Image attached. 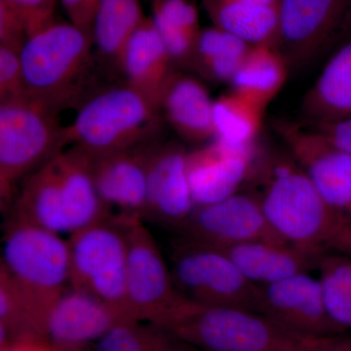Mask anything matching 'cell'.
I'll return each instance as SVG.
<instances>
[{"label": "cell", "mask_w": 351, "mask_h": 351, "mask_svg": "<svg viewBox=\"0 0 351 351\" xmlns=\"http://www.w3.org/2000/svg\"><path fill=\"white\" fill-rule=\"evenodd\" d=\"M258 313L308 338H332L341 330L327 313L319 280L309 274L260 286Z\"/></svg>", "instance_id": "13"}, {"label": "cell", "mask_w": 351, "mask_h": 351, "mask_svg": "<svg viewBox=\"0 0 351 351\" xmlns=\"http://www.w3.org/2000/svg\"><path fill=\"white\" fill-rule=\"evenodd\" d=\"M29 38L23 21L0 2V45L21 52Z\"/></svg>", "instance_id": "34"}, {"label": "cell", "mask_w": 351, "mask_h": 351, "mask_svg": "<svg viewBox=\"0 0 351 351\" xmlns=\"http://www.w3.org/2000/svg\"><path fill=\"white\" fill-rule=\"evenodd\" d=\"M290 66L271 44H253L232 78V91L265 110L287 82Z\"/></svg>", "instance_id": "25"}, {"label": "cell", "mask_w": 351, "mask_h": 351, "mask_svg": "<svg viewBox=\"0 0 351 351\" xmlns=\"http://www.w3.org/2000/svg\"><path fill=\"white\" fill-rule=\"evenodd\" d=\"M325 307L341 329L351 328V260L325 254L317 267Z\"/></svg>", "instance_id": "31"}, {"label": "cell", "mask_w": 351, "mask_h": 351, "mask_svg": "<svg viewBox=\"0 0 351 351\" xmlns=\"http://www.w3.org/2000/svg\"><path fill=\"white\" fill-rule=\"evenodd\" d=\"M159 117V110L128 85L110 88L83 104L64 126V142L94 156L125 151L152 142Z\"/></svg>", "instance_id": "5"}, {"label": "cell", "mask_w": 351, "mask_h": 351, "mask_svg": "<svg viewBox=\"0 0 351 351\" xmlns=\"http://www.w3.org/2000/svg\"><path fill=\"white\" fill-rule=\"evenodd\" d=\"M177 242L170 270L184 299L201 306L258 313L260 286L247 279L223 249L182 237Z\"/></svg>", "instance_id": "8"}, {"label": "cell", "mask_w": 351, "mask_h": 351, "mask_svg": "<svg viewBox=\"0 0 351 351\" xmlns=\"http://www.w3.org/2000/svg\"><path fill=\"white\" fill-rule=\"evenodd\" d=\"M274 130L328 204L351 219V156L301 122L279 120Z\"/></svg>", "instance_id": "11"}, {"label": "cell", "mask_w": 351, "mask_h": 351, "mask_svg": "<svg viewBox=\"0 0 351 351\" xmlns=\"http://www.w3.org/2000/svg\"><path fill=\"white\" fill-rule=\"evenodd\" d=\"M0 267L44 323L71 288L68 240L29 223L7 221Z\"/></svg>", "instance_id": "4"}, {"label": "cell", "mask_w": 351, "mask_h": 351, "mask_svg": "<svg viewBox=\"0 0 351 351\" xmlns=\"http://www.w3.org/2000/svg\"><path fill=\"white\" fill-rule=\"evenodd\" d=\"M1 351H66L52 345L48 339H29L12 341L1 346Z\"/></svg>", "instance_id": "37"}, {"label": "cell", "mask_w": 351, "mask_h": 351, "mask_svg": "<svg viewBox=\"0 0 351 351\" xmlns=\"http://www.w3.org/2000/svg\"><path fill=\"white\" fill-rule=\"evenodd\" d=\"M346 255L348 256V257H350L351 260V246L350 247V249H348V252H346Z\"/></svg>", "instance_id": "41"}, {"label": "cell", "mask_w": 351, "mask_h": 351, "mask_svg": "<svg viewBox=\"0 0 351 351\" xmlns=\"http://www.w3.org/2000/svg\"><path fill=\"white\" fill-rule=\"evenodd\" d=\"M215 27L251 44H276L280 0H202Z\"/></svg>", "instance_id": "24"}, {"label": "cell", "mask_w": 351, "mask_h": 351, "mask_svg": "<svg viewBox=\"0 0 351 351\" xmlns=\"http://www.w3.org/2000/svg\"><path fill=\"white\" fill-rule=\"evenodd\" d=\"M258 145L235 147L213 140L186 154V174L195 208L239 193L250 179Z\"/></svg>", "instance_id": "14"}, {"label": "cell", "mask_w": 351, "mask_h": 351, "mask_svg": "<svg viewBox=\"0 0 351 351\" xmlns=\"http://www.w3.org/2000/svg\"><path fill=\"white\" fill-rule=\"evenodd\" d=\"M7 211V221L29 223L59 234H71L54 157L21 182Z\"/></svg>", "instance_id": "21"}, {"label": "cell", "mask_w": 351, "mask_h": 351, "mask_svg": "<svg viewBox=\"0 0 351 351\" xmlns=\"http://www.w3.org/2000/svg\"><path fill=\"white\" fill-rule=\"evenodd\" d=\"M308 128L317 131L335 147L351 156V119L328 122Z\"/></svg>", "instance_id": "36"}, {"label": "cell", "mask_w": 351, "mask_h": 351, "mask_svg": "<svg viewBox=\"0 0 351 351\" xmlns=\"http://www.w3.org/2000/svg\"><path fill=\"white\" fill-rule=\"evenodd\" d=\"M93 32L58 22L29 36L20 52L27 97L61 110L75 101L92 62Z\"/></svg>", "instance_id": "3"}, {"label": "cell", "mask_w": 351, "mask_h": 351, "mask_svg": "<svg viewBox=\"0 0 351 351\" xmlns=\"http://www.w3.org/2000/svg\"><path fill=\"white\" fill-rule=\"evenodd\" d=\"M329 339L330 338L323 339V341H321L319 345L316 346V348H314V350L313 351H328L327 343H328V339Z\"/></svg>", "instance_id": "39"}, {"label": "cell", "mask_w": 351, "mask_h": 351, "mask_svg": "<svg viewBox=\"0 0 351 351\" xmlns=\"http://www.w3.org/2000/svg\"><path fill=\"white\" fill-rule=\"evenodd\" d=\"M265 110L230 90L214 101V140L235 147L257 145Z\"/></svg>", "instance_id": "29"}, {"label": "cell", "mask_w": 351, "mask_h": 351, "mask_svg": "<svg viewBox=\"0 0 351 351\" xmlns=\"http://www.w3.org/2000/svg\"><path fill=\"white\" fill-rule=\"evenodd\" d=\"M221 249L244 276L258 286L309 274L317 269L321 258L325 255L280 240H257Z\"/></svg>", "instance_id": "18"}, {"label": "cell", "mask_w": 351, "mask_h": 351, "mask_svg": "<svg viewBox=\"0 0 351 351\" xmlns=\"http://www.w3.org/2000/svg\"><path fill=\"white\" fill-rule=\"evenodd\" d=\"M186 154L177 143H154L149 149L145 218L175 230L195 209L186 174Z\"/></svg>", "instance_id": "15"}, {"label": "cell", "mask_w": 351, "mask_h": 351, "mask_svg": "<svg viewBox=\"0 0 351 351\" xmlns=\"http://www.w3.org/2000/svg\"><path fill=\"white\" fill-rule=\"evenodd\" d=\"M351 34V0H280L274 46L290 69L322 61Z\"/></svg>", "instance_id": "9"}, {"label": "cell", "mask_w": 351, "mask_h": 351, "mask_svg": "<svg viewBox=\"0 0 351 351\" xmlns=\"http://www.w3.org/2000/svg\"><path fill=\"white\" fill-rule=\"evenodd\" d=\"M301 112L307 127L351 119V34L327 58L302 98Z\"/></svg>", "instance_id": "20"}, {"label": "cell", "mask_w": 351, "mask_h": 351, "mask_svg": "<svg viewBox=\"0 0 351 351\" xmlns=\"http://www.w3.org/2000/svg\"><path fill=\"white\" fill-rule=\"evenodd\" d=\"M0 2L23 21L29 38L56 21L55 11L59 0H0Z\"/></svg>", "instance_id": "33"}, {"label": "cell", "mask_w": 351, "mask_h": 351, "mask_svg": "<svg viewBox=\"0 0 351 351\" xmlns=\"http://www.w3.org/2000/svg\"><path fill=\"white\" fill-rule=\"evenodd\" d=\"M145 18L138 0H100L95 14L93 38L101 56L119 68L127 43Z\"/></svg>", "instance_id": "28"}, {"label": "cell", "mask_w": 351, "mask_h": 351, "mask_svg": "<svg viewBox=\"0 0 351 351\" xmlns=\"http://www.w3.org/2000/svg\"><path fill=\"white\" fill-rule=\"evenodd\" d=\"M328 351H351V339L330 338L328 339Z\"/></svg>", "instance_id": "38"}, {"label": "cell", "mask_w": 351, "mask_h": 351, "mask_svg": "<svg viewBox=\"0 0 351 351\" xmlns=\"http://www.w3.org/2000/svg\"><path fill=\"white\" fill-rule=\"evenodd\" d=\"M69 22L93 32V22L100 0H59Z\"/></svg>", "instance_id": "35"}, {"label": "cell", "mask_w": 351, "mask_h": 351, "mask_svg": "<svg viewBox=\"0 0 351 351\" xmlns=\"http://www.w3.org/2000/svg\"><path fill=\"white\" fill-rule=\"evenodd\" d=\"M128 319L93 295L69 288L48 316L46 336L61 348H82Z\"/></svg>", "instance_id": "17"}, {"label": "cell", "mask_w": 351, "mask_h": 351, "mask_svg": "<svg viewBox=\"0 0 351 351\" xmlns=\"http://www.w3.org/2000/svg\"><path fill=\"white\" fill-rule=\"evenodd\" d=\"M176 230L182 239L219 248L257 240L282 241L272 232L258 196L241 191L214 204L196 207Z\"/></svg>", "instance_id": "12"}, {"label": "cell", "mask_w": 351, "mask_h": 351, "mask_svg": "<svg viewBox=\"0 0 351 351\" xmlns=\"http://www.w3.org/2000/svg\"><path fill=\"white\" fill-rule=\"evenodd\" d=\"M127 240L126 292L136 320L156 322L182 299L145 219L119 214Z\"/></svg>", "instance_id": "10"}, {"label": "cell", "mask_w": 351, "mask_h": 351, "mask_svg": "<svg viewBox=\"0 0 351 351\" xmlns=\"http://www.w3.org/2000/svg\"><path fill=\"white\" fill-rule=\"evenodd\" d=\"M173 66L151 17L145 18L132 34L120 60L119 69L125 75L126 85L159 110L164 90L175 71Z\"/></svg>", "instance_id": "19"}, {"label": "cell", "mask_w": 351, "mask_h": 351, "mask_svg": "<svg viewBox=\"0 0 351 351\" xmlns=\"http://www.w3.org/2000/svg\"><path fill=\"white\" fill-rule=\"evenodd\" d=\"M154 324L201 351H313L324 339L289 331L256 311L184 298Z\"/></svg>", "instance_id": "2"}, {"label": "cell", "mask_w": 351, "mask_h": 351, "mask_svg": "<svg viewBox=\"0 0 351 351\" xmlns=\"http://www.w3.org/2000/svg\"><path fill=\"white\" fill-rule=\"evenodd\" d=\"M71 233L108 218L112 211L101 199L92 174L91 156L71 147L54 156Z\"/></svg>", "instance_id": "23"}, {"label": "cell", "mask_w": 351, "mask_h": 351, "mask_svg": "<svg viewBox=\"0 0 351 351\" xmlns=\"http://www.w3.org/2000/svg\"><path fill=\"white\" fill-rule=\"evenodd\" d=\"M252 45L215 25L205 27L198 36L189 69L210 82L230 83Z\"/></svg>", "instance_id": "27"}, {"label": "cell", "mask_w": 351, "mask_h": 351, "mask_svg": "<svg viewBox=\"0 0 351 351\" xmlns=\"http://www.w3.org/2000/svg\"><path fill=\"white\" fill-rule=\"evenodd\" d=\"M27 97L20 52L0 45V103Z\"/></svg>", "instance_id": "32"}, {"label": "cell", "mask_w": 351, "mask_h": 351, "mask_svg": "<svg viewBox=\"0 0 351 351\" xmlns=\"http://www.w3.org/2000/svg\"><path fill=\"white\" fill-rule=\"evenodd\" d=\"M66 351H82V348H64Z\"/></svg>", "instance_id": "40"}, {"label": "cell", "mask_w": 351, "mask_h": 351, "mask_svg": "<svg viewBox=\"0 0 351 351\" xmlns=\"http://www.w3.org/2000/svg\"><path fill=\"white\" fill-rule=\"evenodd\" d=\"M250 179L257 182L260 189L253 193L278 239L320 254L343 253L351 219L328 204L290 152H258Z\"/></svg>", "instance_id": "1"}, {"label": "cell", "mask_w": 351, "mask_h": 351, "mask_svg": "<svg viewBox=\"0 0 351 351\" xmlns=\"http://www.w3.org/2000/svg\"><path fill=\"white\" fill-rule=\"evenodd\" d=\"M138 321H126L113 327L98 341L95 351H191L167 330L152 323L140 326Z\"/></svg>", "instance_id": "30"}, {"label": "cell", "mask_w": 351, "mask_h": 351, "mask_svg": "<svg viewBox=\"0 0 351 351\" xmlns=\"http://www.w3.org/2000/svg\"><path fill=\"white\" fill-rule=\"evenodd\" d=\"M59 110L27 98L0 103V201L7 210L27 176L63 151Z\"/></svg>", "instance_id": "6"}, {"label": "cell", "mask_w": 351, "mask_h": 351, "mask_svg": "<svg viewBox=\"0 0 351 351\" xmlns=\"http://www.w3.org/2000/svg\"><path fill=\"white\" fill-rule=\"evenodd\" d=\"M152 144L110 154H89L97 191L110 211L117 208L119 214L145 219L147 162Z\"/></svg>", "instance_id": "16"}, {"label": "cell", "mask_w": 351, "mask_h": 351, "mask_svg": "<svg viewBox=\"0 0 351 351\" xmlns=\"http://www.w3.org/2000/svg\"><path fill=\"white\" fill-rule=\"evenodd\" d=\"M214 101L199 80L174 71L159 110L182 140L200 144L215 138Z\"/></svg>", "instance_id": "22"}, {"label": "cell", "mask_w": 351, "mask_h": 351, "mask_svg": "<svg viewBox=\"0 0 351 351\" xmlns=\"http://www.w3.org/2000/svg\"><path fill=\"white\" fill-rule=\"evenodd\" d=\"M68 244L71 288L136 320L127 301V240L119 215L71 233Z\"/></svg>", "instance_id": "7"}, {"label": "cell", "mask_w": 351, "mask_h": 351, "mask_svg": "<svg viewBox=\"0 0 351 351\" xmlns=\"http://www.w3.org/2000/svg\"><path fill=\"white\" fill-rule=\"evenodd\" d=\"M151 19L174 66L191 68L202 29L195 0H154Z\"/></svg>", "instance_id": "26"}]
</instances>
